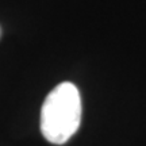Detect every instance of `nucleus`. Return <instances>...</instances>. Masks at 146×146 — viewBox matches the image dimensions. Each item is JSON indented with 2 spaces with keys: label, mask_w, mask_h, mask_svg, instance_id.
I'll list each match as a JSON object with an SVG mask.
<instances>
[{
  "label": "nucleus",
  "mask_w": 146,
  "mask_h": 146,
  "mask_svg": "<svg viewBox=\"0 0 146 146\" xmlns=\"http://www.w3.org/2000/svg\"><path fill=\"white\" fill-rule=\"evenodd\" d=\"M81 122V98L74 84L65 81L50 91L41 108V133L54 145H62Z\"/></svg>",
  "instance_id": "1"
}]
</instances>
